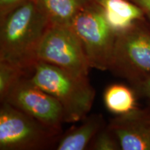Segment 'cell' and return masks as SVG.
Instances as JSON below:
<instances>
[{"instance_id": "11", "label": "cell", "mask_w": 150, "mask_h": 150, "mask_svg": "<svg viewBox=\"0 0 150 150\" xmlns=\"http://www.w3.org/2000/svg\"><path fill=\"white\" fill-rule=\"evenodd\" d=\"M50 25L70 26L79 13L93 0H35Z\"/></svg>"}, {"instance_id": "10", "label": "cell", "mask_w": 150, "mask_h": 150, "mask_svg": "<svg viewBox=\"0 0 150 150\" xmlns=\"http://www.w3.org/2000/svg\"><path fill=\"white\" fill-rule=\"evenodd\" d=\"M105 127L101 114H93L84 119L79 127H73L65 134L56 146L57 150H83L88 149L92 140Z\"/></svg>"}, {"instance_id": "13", "label": "cell", "mask_w": 150, "mask_h": 150, "mask_svg": "<svg viewBox=\"0 0 150 150\" xmlns=\"http://www.w3.org/2000/svg\"><path fill=\"white\" fill-rule=\"evenodd\" d=\"M23 76H29L20 67L0 61V99L2 102L11 88Z\"/></svg>"}, {"instance_id": "3", "label": "cell", "mask_w": 150, "mask_h": 150, "mask_svg": "<svg viewBox=\"0 0 150 150\" xmlns=\"http://www.w3.org/2000/svg\"><path fill=\"white\" fill-rule=\"evenodd\" d=\"M70 27L81 42L91 67L108 70L117 34L106 21L102 6L92 1L76 15Z\"/></svg>"}, {"instance_id": "2", "label": "cell", "mask_w": 150, "mask_h": 150, "mask_svg": "<svg viewBox=\"0 0 150 150\" xmlns=\"http://www.w3.org/2000/svg\"><path fill=\"white\" fill-rule=\"evenodd\" d=\"M29 78L34 85L60 103L65 122L84 120L91 111L95 91L88 78L77 77L42 61H38Z\"/></svg>"}, {"instance_id": "1", "label": "cell", "mask_w": 150, "mask_h": 150, "mask_svg": "<svg viewBox=\"0 0 150 150\" xmlns=\"http://www.w3.org/2000/svg\"><path fill=\"white\" fill-rule=\"evenodd\" d=\"M50 24L35 0H28L1 20L0 61L20 67L30 76L38 63L39 45Z\"/></svg>"}, {"instance_id": "17", "label": "cell", "mask_w": 150, "mask_h": 150, "mask_svg": "<svg viewBox=\"0 0 150 150\" xmlns=\"http://www.w3.org/2000/svg\"><path fill=\"white\" fill-rule=\"evenodd\" d=\"M136 4L137 6L141 8L147 18L150 22V0H130Z\"/></svg>"}, {"instance_id": "16", "label": "cell", "mask_w": 150, "mask_h": 150, "mask_svg": "<svg viewBox=\"0 0 150 150\" xmlns=\"http://www.w3.org/2000/svg\"><path fill=\"white\" fill-rule=\"evenodd\" d=\"M28 0H0V20Z\"/></svg>"}, {"instance_id": "15", "label": "cell", "mask_w": 150, "mask_h": 150, "mask_svg": "<svg viewBox=\"0 0 150 150\" xmlns=\"http://www.w3.org/2000/svg\"><path fill=\"white\" fill-rule=\"evenodd\" d=\"M138 96L145 98L150 105V75L130 83Z\"/></svg>"}, {"instance_id": "8", "label": "cell", "mask_w": 150, "mask_h": 150, "mask_svg": "<svg viewBox=\"0 0 150 150\" xmlns=\"http://www.w3.org/2000/svg\"><path fill=\"white\" fill-rule=\"evenodd\" d=\"M108 127L122 150H150V105L116 116Z\"/></svg>"}, {"instance_id": "7", "label": "cell", "mask_w": 150, "mask_h": 150, "mask_svg": "<svg viewBox=\"0 0 150 150\" xmlns=\"http://www.w3.org/2000/svg\"><path fill=\"white\" fill-rule=\"evenodd\" d=\"M29 76L20 79L9 90L2 102L8 103L45 126L61 131L64 112L56 99L34 85Z\"/></svg>"}, {"instance_id": "5", "label": "cell", "mask_w": 150, "mask_h": 150, "mask_svg": "<svg viewBox=\"0 0 150 150\" xmlns=\"http://www.w3.org/2000/svg\"><path fill=\"white\" fill-rule=\"evenodd\" d=\"M108 70L131 82L150 75V28L138 21L117 34Z\"/></svg>"}, {"instance_id": "9", "label": "cell", "mask_w": 150, "mask_h": 150, "mask_svg": "<svg viewBox=\"0 0 150 150\" xmlns=\"http://www.w3.org/2000/svg\"><path fill=\"white\" fill-rule=\"evenodd\" d=\"M106 21L116 34L129 30L138 21L145 20L143 11L130 0H97Z\"/></svg>"}, {"instance_id": "4", "label": "cell", "mask_w": 150, "mask_h": 150, "mask_svg": "<svg viewBox=\"0 0 150 150\" xmlns=\"http://www.w3.org/2000/svg\"><path fill=\"white\" fill-rule=\"evenodd\" d=\"M61 131L45 126L8 103L0 108V149L35 150L51 147Z\"/></svg>"}, {"instance_id": "12", "label": "cell", "mask_w": 150, "mask_h": 150, "mask_svg": "<svg viewBox=\"0 0 150 150\" xmlns=\"http://www.w3.org/2000/svg\"><path fill=\"white\" fill-rule=\"evenodd\" d=\"M137 96L132 87L122 83H113L105 90L104 102L108 111L117 116L122 115L138 108Z\"/></svg>"}, {"instance_id": "14", "label": "cell", "mask_w": 150, "mask_h": 150, "mask_svg": "<svg viewBox=\"0 0 150 150\" xmlns=\"http://www.w3.org/2000/svg\"><path fill=\"white\" fill-rule=\"evenodd\" d=\"M88 147L90 149L94 150L121 149L117 138L108 126L104 127L99 131Z\"/></svg>"}, {"instance_id": "6", "label": "cell", "mask_w": 150, "mask_h": 150, "mask_svg": "<svg viewBox=\"0 0 150 150\" xmlns=\"http://www.w3.org/2000/svg\"><path fill=\"white\" fill-rule=\"evenodd\" d=\"M37 57L38 61L77 77L88 78L91 66L81 42L70 26L50 25L39 45Z\"/></svg>"}, {"instance_id": "18", "label": "cell", "mask_w": 150, "mask_h": 150, "mask_svg": "<svg viewBox=\"0 0 150 150\" xmlns=\"http://www.w3.org/2000/svg\"><path fill=\"white\" fill-rule=\"evenodd\" d=\"M93 1H95H95H96L97 0H93Z\"/></svg>"}]
</instances>
